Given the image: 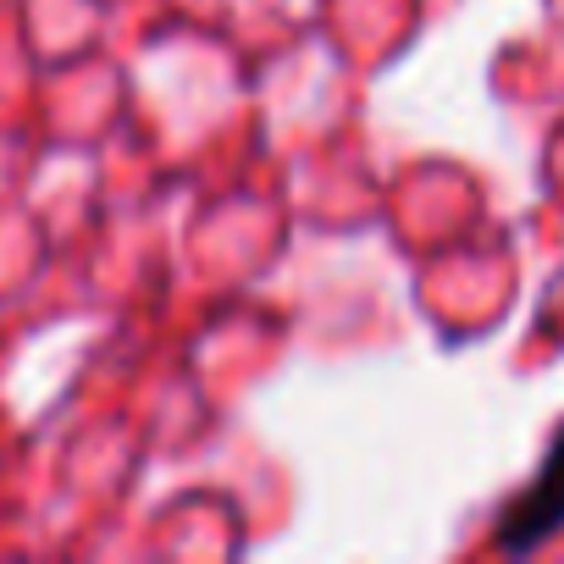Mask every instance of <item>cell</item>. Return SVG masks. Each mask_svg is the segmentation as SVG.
Segmentation results:
<instances>
[{
    "label": "cell",
    "mask_w": 564,
    "mask_h": 564,
    "mask_svg": "<svg viewBox=\"0 0 564 564\" xmlns=\"http://www.w3.org/2000/svg\"><path fill=\"white\" fill-rule=\"evenodd\" d=\"M564 531V421L531 476V487H520L503 509H498V525H492V547L520 558V553H536L542 542H553Z\"/></svg>",
    "instance_id": "cell-1"
}]
</instances>
